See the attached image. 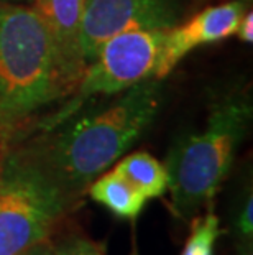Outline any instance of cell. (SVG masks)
<instances>
[{
  "instance_id": "obj_1",
  "label": "cell",
  "mask_w": 253,
  "mask_h": 255,
  "mask_svg": "<svg viewBox=\"0 0 253 255\" xmlns=\"http://www.w3.org/2000/svg\"><path fill=\"white\" fill-rule=\"evenodd\" d=\"M161 106L158 79H145L104 109L66 124L23 148L74 203L120 158L155 121Z\"/></svg>"
},
{
  "instance_id": "obj_2",
  "label": "cell",
  "mask_w": 253,
  "mask_h": 255,
  "mask_svg": "<svg viewBox=\"0 0 253 255\" xmlns=\"http://www.w3.org/2000/svg\"><path fill=\"white\" fill-rule=\"evenodd\" d=\"M66 91L56 48L33 7L0 2V138Z\"/></svg>"
},
{
  "instance_id": "obj_3",
  "label": "cell",
  "mask_w": 253,
  "mask_h": 255,
  "mask_svg": "<svg viewBox=\"0 0 253 255\" xmlns=\"http://www.w3.org/2000/svg\"><path fill=\"white\" fill-rule=\"evenodd\" d=\"M250 119V102L244 96H230L214 107L201 133L182 137L171 148L165 168L179 218H189L212 201L232 168Z\"/></svg>"
},
{
  "instance_id": "obj_4",
  "label": "cell",
  "mask_w": 253,
  "mask_h": 255,
  "mask_svg": "<svg viewBox=\"0 0 253 255\" xmlns=\"http://www.w3.org/2000/svg\"><path fill=\"white\" fill-rule=\"evenodd\" d=\"M73 203L25 150L0 161V255H20L50 236Z\"/></svg>"
},
{
  "instance_id": "obj_5",
  "label": "cell",
  "mask_w": 253,
  "mask_h": 255,
  "mask_svg": "<svg viewBox=\"0 0 253 255\" xmlns=\"http://www.w3.org/2000/svg\"><path fill=\"white\" fill-rule=\"evenodd\" d=\"M166 30H133L109 38L85 66L73 104L61 111L46 130L71 117L73 107L94 96H109L153 78Z\"/></svg>"
},
{
  "instance_id": "obj_6",
  "label": "cell",
  "mask_w": 253,
  "mask_h": 255,
  "mask_svg": "<svg viewBox=\"0 0 253 255\" xmlns=\"http://www.w3.org/2000/svg\"><path fill=\"white\" fill-rule=\"evenodd\" d=\"M176 23L173 0H85L79 33L84 64L109 38L133 30H169Z\"/></svg>"
},
{
  "instance_id": "obj_7",
  "label": "cell",
  "mask_w": 253,
  "mask_h": 255,
  "mask_svg": "<svg viewBox=\"0 0 253 255\" xmlns=\"http://www.w3.org/2000/svg\"><path fill=\"white\" fill-rule=\"evenodd\" d=\"M244 13L245 2L232 0L204 8L186 23L166 30L153 78L158 81L165 79L176 68V64L194 48L235 35Z\"/></svg>"
},
{
  "instance_id": "obj_8",
  "label": "cell",
  "mask_w": 253,
  "mask_h": 255,
  "mask_svg": "<svg viewBox=\"0 0 253 255\" xmlns=\"http://www.w3.org/2000/svg\"><path fill=\"white\" fill-rule=\"evenodd\" d=\"M85 0H35L38 12L50 30L56 48L63 83L66 91L76 88L85 64L79 53V33Z\"/></svg>"
},
{
  "instance_id": "obj_9",
  "label": "cell",
  "mask_w": 253,
  "mask_h": 255,
  "mask_svg": "<svg viewBox=\"0 0 253 255\" xmlns=\"http://www.w3.org/2000/svg\"><path fill=\"white\" fill-rule=\"evenodd\" d=\"M89 196L117 218L128 221H135L147 204V198L115 170L95 178L89 186Z\"/></svg>"
},
{
  "instance_id": "obj_10",
  "label": "cell",
  "mask_w": 253,
  "mask_h": 255,
  "mask_svg": "<svg viewBox=\"0 0 253 255\" xmlns=\"http://www.w3.org/2000/svg\"><path fill=\"white\" fill-rule=\"evenodd\" d=\"M114 170L132 183L147 201L163 196L168 189V171L165 165L147 151H135L125 156Z\"/></svg>"
},
{
  "instance_id": "obj_11",
  "label": "cell",
  "mask_w": 253,
  "mask_h": 255,
  "mask_svg": "<svg viewBox=\"0 0 253 255\" xmlns=\"http://www.w3.org/2000/svg\"><path fill=\"white\" fill-rule=\"evenodd\" d=\"M220 236V221L209 213L194 221L191 234L182 247L181 255H214V246Z\"/></svg>"
},
{
  "instance_id": "obj_12",
  "label": "cell",
  "mask_w": 253,
  "mask_h": 255,
  "mask_svg": "<svg viewBox=\"0 0 253 255\" xmlns=\"http://www.w3.org/2000/svg\"><path fill=\"white\" fill-rule=\"evenodd\" d=\"M53 246H55L56 255H105L100 244L76 234L63 237Z\"/></svg>"
},
{
  "instance_id": "obj_13",
  "label": "cell",
  "mask_w": 253,
  "mask_h": 255,
  "mask_svg": "<svg viewBox=\"0 0 253 255\" xmlns=\"http://www.w3.org/2000/svg\"><path fill=\"white\" fill-rule=\"evenodd\" d=\"M235 231L245 242H252V234H253V198H252V193H249V196L244 199L239 214H237Z\"/></svg>"
},
{
  "instance_id": "obj_14",
  "label": "cell",
  "mask_w": 253,
  "mask_h": 255,
  "mask_svg": "<svg viewBox=\"0 0 253 255\" xmlns=\"http://www.w3.org/2000/svg\"><path fill=\"white\" fill-rule=\"evenodd\" d=\"M237 33H239L240 40L245 43H252L253 41V13H244V17L240 18L239 28H237Z\"/></svg>"
},
{
  "instance_id": "obj_15",
  "label": "cell",
  "mask_w": 253,
  "mask_h": 255,
  "mask_svg": "<svg viewBox=\"0 0 253 255\" xmlns=\"http://www.w3.org/2000/svg\"><path fill=\"white\" fill-rule=\"evenodd\" d=\"M20 255H56V251H55L53 242H50V239L46 237V239H43V241L33 244V246L28 247Z\"/></svg>"
},
{
  "instance_id": "obj_16",
  "label": "cell",
  "mask_w": 253,
  "mask_h": 255,
  "mask_svg": "<svg viewBox=\"0 0 253 255\" xmlns=\"http://www.w3.org/2000/svg\"><path fill=\"white\" fill-rule=\"evenodd\" d=\"M240 255H253L252 254V246H250V244H249V247H245L244 251L240 252Z\"/></svg>"
}]
</instances>
